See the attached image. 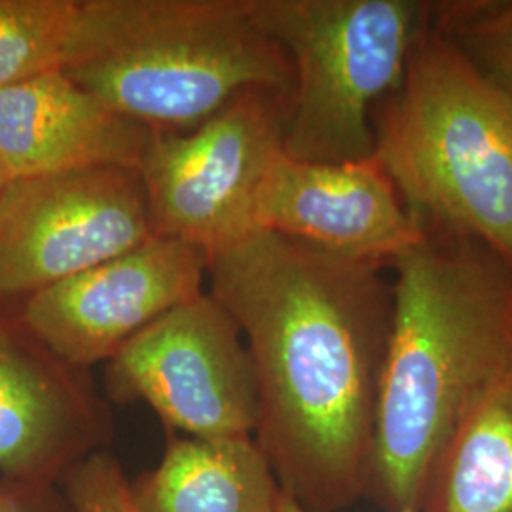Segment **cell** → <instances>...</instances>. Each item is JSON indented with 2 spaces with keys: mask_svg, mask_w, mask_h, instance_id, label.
<instances>
[{
  "mask_svg": "<svg viewBox=\"0 0 512 512\" xmlns=\"http://www.w3.org/2000/svg\"><path fill=\"white\" fill-rule=\"evenodd\" d=\"M387 268L258 228L209 256L207 293L255 368L256 444L304 511H342L370 490L395 300Z\"/></svg>",
  "mask_w": 512,
  "mask_h": 512,
  "instance_id": "obj_1",
  "label": "cell"
},
{
  "mask_svg": "<svg viewBox=\"0 0 512 512\" xmlns=\"http://www.w3.org/2000/svg\"><path fill=\"white\" fill-rule=\"evenodd\" d=\"M421 224L423 238L391 264L393 325L368 490L387 512H418L459 421L512 361L511 262Z\"/></svg>",
  "mask_w": 512,
  "mask_h": 512,
  "instance_id": "obj_2",
  "label": "cell"
},
{
  "mask_svg": "<svg viewBox=\"0 0 512 512\" xmlns=\"http://www.w3.org/2000/svg\"><path fill=\"white\" fill-rule=\"evenodd\" d=\"M61 71L154 133L198 128L249 90L293 88L249 0H80Z\"/></svg>",
  "mask_w": 512,
  "mask_h": 512,
  "instance_id": "obj_3",
  "label": "cell"
},
{
  "mask_svg": "<svg viewBox=\"0 0 512 512\" xmlns=\"http://www.w3.org/2000/svg\"><path fill=\"white\" fill-rule=\"evenodd\" d=\"M372 129L374 154L416 219L512 264V101L433 27L431 14Z\"/></svg>",
  "mask_w": 512,
  "mask_h": 512,
  "instance_id": "obj_4",
  "label": "cell"
},
{
  "mask_svg": "<svg viewBox=\"0 0 512 512\" xmlns=\"http://www.w3.org/2000/svg\"><path fill=\"white\" fill-rule=\"evenodd\" d=\"M293 69L283 154L340 164L374 156L372 114L403 78L431 4L416 0H249Z\"/></svg>",
  "mask_w": 512,
  "mask_h": 512,
  "instance_id": "obj_5",
  "label": "cell"
},
{
  "mask_svg": "<svg viewBox=\"0 0 512 512\" xmlns=\"http://www.w3.org/2000/svg\"><path fill=\"white\" fill-rule=\"evenodd\" d=\"M287 99L249 90L198 128L154 135L139 173L158 236L211 256L253 230L258 186L283 152Z\"/></svg>",
  "mask_w": 512,
  "mask_h": 512,
  "instance_id": "obj_6",
  "label": "cell"
},
{
  "mask_svg": "<svg viewBox=\"0 0 512 512\" xmlns=\"http://www.w3.org/2000/svg\"><path fill=\"white\" fill-rule=\"evenodd\" d=\"M156 236L139 169L10 179L0 190V298H27Z\"/></svg>",
  "mask_w": 512,
  "mask_h": 512,
  "instance_id": "obj_7",
  "label": "cell"
},
{
  "mask_svg": "<svg viewBox=\"0 0 512 512\" xmlns=\"http://www.w3.org/2000/svg\"><path fill=\"white\" fill-rule=\"evenodd\" d=\"M120 403L143 401L186 437H255L253 361L232 315L205 293L165 313L107 361Z\"/></svg>",
  "mask_w": 512,
  "mask_h": 512,
  "instance_id": "obj_8",
  "label": "cell"
},
{
  "mask_svg": "<svg viewBox=\"0 0 512 512\" xmlns=\"http://www.w3.org/2000/svg\"><path fill=\"white\" fill-rule=\"evenodd\" d=\"M209 256L156 236L124 255L23 298L18 321L59 361L88 370L139 332L205 293Z\"/></svg>",
  "mask_w": 512,
  "mask_h": 512,
  "instance_id": "obj_9",
  "label": "cell"
},
{
  "mask_svg": "<svg viewBox=\"0 0 512 512\" xmlns=\"http://www.w3.org/2000/svg\"><path fill=\"white\" fill-rule=\"evenodd\" d=\"M253 228L389 266L423 238L376 154L340 164L277 154L256 192Z\"/></svg>",
  "mask_w": 512,
  "mask_h": 512,
  "instance_id": "obj_10",
  "label": "cell"
},
{
  "mask_svg": "<svg viewBox=\"0 0 512 512\" xmlns=\"http://www.w3.org/2000/svg\"><path fill=\"white\" fill-rule=\"evenodd\" d=\"M110 439L109 408L88 370L65 365L0 313V473L59 484Z\"/></svg>",
  "mask_w": 512,
  "mask_h": 512,
  "instance_id": "obj_11",
  "label": "cell"
},
{
  "mask_svg": "<svg viewBox=\"0 0 512 512\" xmlns=\"http://www.w3.org/2000/svg\"><path fill=\"white\" fill-rule=\"evenodd\" d=\"M154 135L61 69L0 90V164L12 179L95 167L139 169Z\"/></svg>",
  "mask_w": 512,
  "mask_h": 512,
  "instance_id": "obj_12",
  "label": "cell"
},
{
  "mask_svg": "<svg viewBox=\"0 0 512 512\" xmlns=\"http://www.w3.org/2000/svg\"><path fill=\"white\" fill-rule=\"evenodd\" d=\"M139 512H281L283 492L255 437L171 435L156 469L131 482Z\"/></svg>",
  "mask_w": 512,
  "mask_h": 512,
  "instance_id": "obj_13",
  "label": "cell"
},
{
  "mask_svg": "<svg viewBox=\"0 0 512 512\" xmlns=\"http://www.w3.org/2000/svg\"><path fill=\"white\" fill-rule=\"evenodd\" d=\"M418 512H512V361L459 421Z\"/></svg>",
  "mask_w": 512,
  "mask_h": 512,
  "instance_id": "obj_14",
  "label": "cell"
},
{
  "mask_svg": "<svg viewBox=\"0 0 512 512\" xmlns=\"http://www.w3.org/2000/svg\"><path fill=\"white\" fill-rule=\"evenodd\" d=\"M80 0H0V90L61 69Z\"/></svg>",
  "mask_w": 512,
  "mask_h": 512,
  "instance_id": "obj_15",
  "label": "cell"
},
{
  "mask_svg": "<svg viewBox=\"0 0 512 512\" xmlns=\"http://www.w3.org/2000/svg\"><path fill=\"white\" fill-rule=\"evenodd\" d=\"M431 23L512 101V0L431 4Z\"/></svg>",
  "mask_w": 512,
  "mask_h": 512,
  "instance_id": "obj_16",
  "label": "cell"
},
{
  "mask_svg": "<svg viewBox=\"0 0 512 512\" xmlns=\"http://www.w3.org/2000/svg\"><path fill=\"white\" fill-rule=\"evenodd\" d=\"M73 512H139L118 459L97 450L80 459L59 482Z\"/></svg>",
  "mask_w": 512,
  "mask_h": 512,
  "instance_id": "obj_17",
  "label": "cell"
},
{
  "mask_svg": "<svg viewBox=\"0 0 512 512\" xmlns=\"http://www.w3.org/2000/svg\"><path fill=\"white\" fill-rule=\"evenodd\" d=\"M0 512H73L61 486L0 478Z\"/></svg>",
  "mask_w": 512,
  "mask_h": 512,
  "instance_id": "obj_18",
  "label": "cell"
},
{
  "mask_svg": "<svg viewBox=\"0 0 512 512\" xmlns=\"http://www.w3.org/2000/svg\"><path fill=\"white\" fill-rule=\"evenodd\" d=\"M281 512H308L304 511L298 503H294L291 497H287V495L283 494V499H281Z\"/></svg>",
  "mask_w": 512,
  "mask_h": 512,
  "instance_id": "obj_19",
  "label": "cell"
},
{
  "mask_svg": "<svg viewBox=\"0 0 512 512\" xmlns=\"http://www.w3.org/2000/svg\"><path fill=\"white\" fill-rule=\"evenodd\" d=\"M10 179H12V177L8 175V171H6V169L2 167V164H0V190L6 186V183H8Z\"/></svg>",
  "mask_w": 512,
  "mask_h": 512,
  "instance_id": "obj_20",
  "label": "cell"
}]
</instances>
